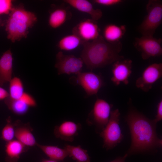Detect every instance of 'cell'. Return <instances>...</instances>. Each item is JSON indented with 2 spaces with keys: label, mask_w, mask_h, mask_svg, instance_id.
<instances>
[{
  "label": "cell",
  "mask_w": 162,
  "mask_h": 162,
  "mask_svg": "<svg viewBox=\"0 0 162 162\" xmlns=\"http://www.w3.org/2000/svg\"><path fill=\"white\" fill-rule=\"evenodd\" d=\"M131 136V143L127 153L148 152L160 148L162 139L158 136L157 122L151 120L134 108H130L125 118Z\"/></svg>",
  "instance_id": "cell-1"
},
{
  "label": "cell",
  "mask_w": 162,
  "mask_h": 162,
  "mask_svg": "<svg viewBox=\"0 0 162 162\" xmlns=\"http://www.w3.org/2000/svg\"><path fill=\"white\" fill-rule=\"evenodd\" d=\"M81 58L87 68L92 71L124 59L119 55L122 45L119 41L114 43L106 41L102 36L91 41L84 43Z\"/></svg>",
  "instance_id": "cell-2"
},
{
  "label": "cell",
  "mask_w": 162,
  "mask_h": 162,
  "mask_svg": "<svg viewBox=\"0 0 162 162\" xmlns=\"http://www.w3.org/2000/svg\"><path fill=\"white\" fill-rule=\"evenodd\" d=\"M37 21V18L33 13L22 7L13 8L6 23L7 38L14 42L26 38L29 29Z\"/></svg>",
  "instance_id": "cell-3"
},
{
  "label": "cell",
  "mask_w": 162,
  "mask_h": 162,
  "mask_svg": "<svg viewBox=\"0 0 162 162\" xmlns=\"http://www.w3.org/2000/svg\"><path fill=\"white\" fill-rule=\"evenodd\" d=\"M146 15L138 27L142 36H152L155 33L162 21V2L150 0L146 5Z\"/></svg>",
  "instance_id": "cell-4"
},
{
  "label": "cell",
  "mask_w": 162,
  "mask_h": 162,
  "mask_svg": "<svg viewBox=\"0 0 162 162\" xmlns=\"http://www.w3.org/2000/svg\"><path fill=\"white\" fill-rule=\"evenodd\" d=\"M120 113L118 109L111 110L108 122L99 134L103 139V147L109 150L113 148L122 140L123 135L119 126Z\"/></svg>",
  "instance_id": "cell-5"
},
{
  "label": "cell",
  "mask_w": 162,
  "mask_h": 162,
  "mask_svg": "<svg viewBox=\"0 0 162 162\" xmlns=\"http://www.w3.org/2000/svg\"><path fill=\"white\" fill-rule=\"evenodd\" d=\"M113 106L104 100L97 98L88 115L87 123L89 125H95L97 129L101 131L108 122Z\"/></svg>",
  "instance_id": "cell-6"
},
{
  "label": "cell",
  "mask_w": 162,
  "mask_h": 162,
  "mask_svg": "<svg viewBox=\"0 0 162 162\" xmlns=\"http://www.w3.org/2000/svg\"><path fill=\"white\" fill-rule=\"evenodd\" d=\"M161 38H156L152 36H142L135 38L134 46L141 53L144 60L162 54Z\"/></svg>",
  "instance_id": "cell-7"
},
{
  "label": "cell",
  "mask_w": 162,
  "mask_h": 162,
  "mask_svg": "<svg viewBox=\"0 0 162 162\" xmlns=\"http://www.w3.org/2000/svg\"><path fill=\"white\" fill-rule=\"evenodd\" d=\"M83 63L80 57L64 54L60 51L56 54L55 67L57 69L58 75L74 74L77 75L81 72Z\"/></svg>",
  "instance_id": "cell-8"
},
{
  "label": "cell",
  "mask_w": 162,
  "mask_h": 162,
  "mask_svg": "<svg viewBox=\"0 0 162 162\" xmlns=\"http://www.w3.org/2000/svg\"><path fill=\"white\" fill-rule=\"evenodd\" d=\"M162 76V64L154 63L147 66L141 76L136 81V86L147 92L152 87L153 84Z\"/></svg>",
  "instance_id": "cell-9"
},
{
  "label": "cell",
  "mask_w": 162,
  "mask_h": 162,
  "mask_svg": "<svg viewBox=\"0 0 162 162\" xmlns=\"http://www.w3.org/2000/svg\"><path fill=\"white\" fill-rule=\"evenodd\" d=\"M75 78L76 84L80 86L88 96L96 94L104 84L100 75L91 71L80 72Z\"/></svg>",
  "instance_id": "cell-10"
},
{
  "label": "cell",
  "mask_w": 162,
  "mask_h": 162,
  "mask_svg": "<svg viewBox=\"0 0 162 162\" xmlns=\"http://www.w3.org/2000/svg\"><path fill=\"white\" fill-rule=\"evenodd\" d=\"M72 33L79 37L83 43L92 41L100 35L98 25L92 19H87L81 21L74 27Z\"/></svg>",
  "instance_id": "cell-11"
},
{
  "label": "cell",
  "mask_w": 162,
  "mask_h": 162,
  "mask_svg": "<svg viewBox=\"0 0 162 162\" xmlns=\"http://www.w3.org/2000/svg\"><path fill=\"white\" fill-rule=\"evenodd\" d=\"M132 61L130 59L117 61L113 63L111 80L116 86L121 82L125 85L129 83L128 79L132 71Z\"/></svg>",
  "instance_id": "cell-12"
},
{
  "label": "cell",
  "mask_w": 162,
  "mask_h": 162,
  "mask_svg": "<svg viewBox=\"0 0 162 162\" xmlns=\"http://www.w3.org/2000/svg\"><path fill=\"white\" fill-rule=\"evenodd\" d=\"M81 128V124L80 123L76 124L71 121H64L59 126L55 127L54 134L58 138L72 142L74 137L78 135V132Z\"/></svg>",
  "instance_id": "cell-13"
},
{
  "label": "cell",
  "mask_w": 162,
  "mask_h": 162,
  "mask_svg": "<svg viewBox=\"0 0 162 162\" xmlns=\"http://www.w3.org/2000/svg\"><path fill=\"white\" fill-rule=\"evenodd\" d=\"M15 137L26 147H32L38 143L32 132V129L28 124H22L17 120L14 123Z\"/></svg>",
  "instance_id": "cell-14"
},
{
  "label": "cell",
  "mask_w": 162,
  "mask_h": 162,
  "mask_svg": "<svg viewBox=\"0 0 162 162\" xmlns=\"http://www.w3.org/2000/svg\"><path fill=\"white\" fill-rule=\"evenodd\" d=\"M13 60L10 50L5 51L0 58V86L12 79Z\"/></svg>",
  "instance_id": "cell-15"
},
{
  "label": "cell",
  "mask_w": 162,
  "mask_h": 162,
  "mask_svg": "<svg viewBox=\"0 0 162 162\" xmlns=\"http://www.w3.org/2000/svg\"><path fill=\"white\" fill-rule=\"evenodd\" d=\"M63 2L78 10L88 14L92 20L96 21L102 16L101 10L95 9L92 4L87 0H64Z\"/></svg>",
  "instance_id": "cell-16"
},
{
  "label": "cell",
  "mask_w": 162,
  "mask_h": 162,
  "mask_svg": "<svg viewBox=\"0 0 162 162\" xmlns=\"http://www.w3.org/2000/svg\"><path fill=\"white\" fill-rule=\"evenodd\" d=\"M71 13L68 8L60 7L55 9L50 14L48 24L52 28H56L63 25L71 17Z\"/></svg>",
  "instance_id": "cell-17"
},
{
  "label": "cell",
  "mask_w": 162,
  "mask_h": 162,
  "mask_svg": "<svg viewBox=\"0 0 162 162\" xmlns=\"http://www.w3.org/2000/svg\"><path fill=\"white\" fill-rule=\"evenodd\" d=\"M126 31L124 25H117L110 24L106 26L103 32V37L107 42L110 43L117 42L124 35Z\"/></svg>",
  "instance_id": "cell-18"
},
{
  "label": "cell",
  "mask_w": 162,
  "mask_h": 162,
  "mask_svg": "<svg viewBox=\"0 0 162 162\" xmlns=\"http://www.w3.org/2000/svg\"><path fill=\"white\" fill-rule=\"evenodd\" d=\"M5 148L7 162H17L21 154L28 148L16 140L7 142Z\"/></svg>",
  "instance_id": "cell-19"
},
{
  "label": "cell",
  "mask_w": 162,
  "mask_h": 162,
  "mask_svg": "<svg viewBox=\"0 0 162 162\" xmlns=\"http://www.w3.org/2000/svg\"><path fill=\"white\" fill-rule=\"evenodd\" d=\"M37 145L50 158V159L58 161H63L68 156L67 151L57 146L44 145L37 144Z\"/></svg>",
  "instance_id": "cell-20"
},
{
  "label": "cell",
  "mask_w": 162,
  "mask_h": 162,
  "mask_svg": "<svg viewBox=\"0 0 162 162\" xmlns=\"http://www.w3.org/2000/svg\"><path fill=\"white\" fill-rule=\"evenodd\" d=\"M64 148L67 152L68 156L76 162H90L87 150L82 148L80 146H75L66 144Z\"/></svg>",
  "instance_id": "cell-21"
},
{
  "label": "cell",
  "mask_w": 162,
  "mask_h": 162,
  "mask_svg": "<svg viewBox=\"0 0 162 162\" xmlns=\"http://www.w3.org/2000/svg\"><path fill=\"white\" fill-rule=\"evenodd\" d=\"M83 43L79 37L72 33L60 39L58 42V46L61 50L70 51L76 49Z\"/></svg>",
  "instance_id": "cell-22"
},
{
  "label": "cell",
  "mask_w": 162,
  "mask_h": 162,
  "mask_svg": "<svg viewBox=\"0 0 162 162\" xmlns=\"http://www.w3.org/2000/svg\"><path fill=\"white\" fill-rule=\"evenodd\" d=\"M4 102L9 110L18 115H22L26 114L30 107L20 99L13 100L9 96L5 99Z\"/></svg>",
  "instance_id": "cell-23"
},
{
  "label": "cell",
  "mask_w": 162,
  "mask_h": 162,
  "mask_svg": "<svg viewBox=\"0 0 162 162\" xmlns=\"http://www.w3.org/2000/svg\"><path fill=\"white\" fill-rule=\"evenodd\" d=\"M9 82V97L13 100L20 99L24 93L21 80L19 78L15 77L12 79Z\"/></svg>",
  "instance_id": "cell-24"
},
{
  "label": "cell",
  "mask_w": 162,
  "mask_h": 162,
  "mask_svg": "<svg viewBox=\"0 0 162 162\" xmlns=\"http://www.w3.org/2000/svg\"><path fill=\"white\" fill-rule=\"evenodd\" d=\"M7 122L2 130V139L8 142L14 140L15 129V123H12L10 119H8Z\"/></svg>",
  "instance_id": "cell-25"
},
{
  "label": "cell",
  "mask_w": 162,
  "mask_h": 162,
  "mask_svg": "<svg viewBox=\"0 0 162 162\" xmlns=\"http://www.w3.org/2000/svg\"><path fill=\"white\" fill-rule=\"evenodd\" d=\"M12 2L11 0H0V14L10 13L13 8Z\"/></svg>",
  "instance_id": "cell-26"
},
{
  "label": "cell",
  "mask_w": 162,
  "mask_h": 162,
  "mask_svg": "<svg viewBox=\"0 0 162 162\" xmlns=\"http://www.w3.org/2000/svg\"><path fill=\"white\" fill-rule=\"evenodd\" d=\"M94 3L106 6H110L116 5L122 3V0H94L93 1Z\"/></svg>",
  "instance_id": "cell-27"
},
{
  "label": "cell",
  "mask_w": 162,
  "mask_h": 162,
  "mask_svg": "<svg viewBox=\"0 0 162 162\" xmlns=\"http://www.w3.org/2000/svg\"><path fill=\"white\" fill-rule=\"evenodd\" d=\"M23 100L30 106H35L36 105V102L33 97L29 94L24 92L20 98Z\"/></svg>",
  "instance_id": "cell-28"
},
{
  "label": "cell",
  "mask_w": 162,
  "mask_h": 162,
  "mask_svg": "<svg viewBox=\"0 0 162 162\" xmlns=\"http://www.w3.org/2000/svg\"><path fill=\"white\" fill-rule=\"evenodd\" d=\"M162 119V100L158 102L157 106V114L154 120L157 123Z\"/></svg>",
  "instance_id": "cell-29"
},
{
  "label": "cell",
  "mask_w": 162,
  "mask_h": 162,
  "mask_svg": "<svg viewBox=\"0 0 162 162\" xmlns=\"http://www.w3.org/2000/svg\"><path fill=\"white\" fill-rule=\"evenodd\" d=\"M9 96V93L0 86V100L5 99Z\"/></svg>",
  "instance_id": "cell-30"
},
{
  "label": "cell",
  "mask_w": 162,
  "mask_h": 162,
  "mask_svg": "<svg viewBox=\"0 0 162 162\" xmlns=\"http://www.w3.org/2000/svg\"><path fill=\"white\" fill-rule=\"evenodd\" d=\"M128 156L126 153L123 157H120L110 162H125V160Z\"/></svg>",
  "instance_id": "cell-31"
},
{
  "label": "cell",
  "mask_w": 162,
  "mask_h": 162,
  "mask_svg": "<svg viewBox=\"0 0 162 162\" xmlns=\"http://www.w3.org/2000/svg\"><path fill=\"white\" fill-rule=\"evenodd\" d=\"M41 162H58V161L53 160L50 159H44Z\"/></svg>",
  "instance_id": "cell-32"
},
{
  "label": "cell",
  "mask_w": 162,
  "mask_h": 162,
  "mask_svg": "<svg viewBox=\"0 0 162 162\" xmlns=\"http://www.w3.org/2000/svg\"></svg>",
  "instance_id": "cell-33"
}]
</instances>
